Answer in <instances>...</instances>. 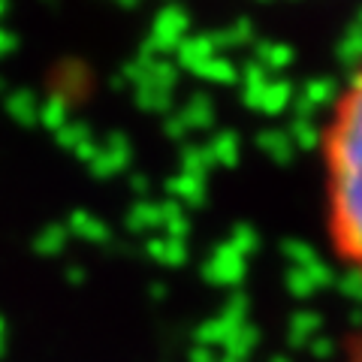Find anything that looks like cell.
<instances>
[{
  "label": "cell",
  "mask_w": 362,
  "mask_h": 362,
  "mask_svg": "<svg viewBox=\"0 0 362 362\" xmlns=\"http://www.w3.org/2000/svg\"><path fill=\"white\" fill-rule=\"evenodd\" d=\"M344 362H362V335L356 338L354 344H350V350H347V359Z\"/></svg>",
  "instance_id": "obj_2"
},
{
  "label": "cell",
  "mask_w": 362,
  "mask_h": 362,
  "mask_svg": "<svg viewBox=\"0 0 362 362\" xmlns=\"http://www.w3.org/2000/svg\"><path fill=\"white\" fill-rule=\"evenodd\" d=\"M323 178L332 251L362 278V66L344 82L326 118Z\"/></svg>",
  "instance_id": "obj_1"
}]
</instances>
